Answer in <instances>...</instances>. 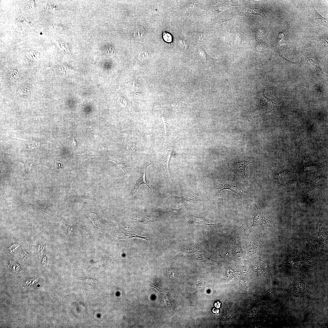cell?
<instances>
[{
    "instance_id": "6da1fadb",
    "label": "cell",
    "mask_w": 328,
    "mask_h": 328,
    "mask_svg": "<svg viewBox=\"0 0 328 328\" xmlns=\"http://www.w3.org/2000/svg\"><path fill=\"white\" fill-rule=\"evenodd\" d=\"M215 189L218 191L217 194L220 206L221 201L220 198V193L223 190H229L237 194L240 197L241 201V207L242 198L243 194L246 193L244 185L239 183L236 179L226 181L223 184L222 187Z\"/></svg>"
},
{
    "instance_id": "7a4b0ae2",
    "label": "cell",
    "mask_w": 328,
    "mask_h": 328,
    "mask_svg": "<svg viewBox=\"0 0 328 328\" xmlns=\"http://www.w3.org/2000/svg\"><path fill=\"white\" fill-rule=\"evenodd\" d=\"M252 163L251 161L248 160L239 158L232 160L230 164L234 172L239 177L245 179L246 168Z\"/></svg>"
},
{
    "instance_id": "3957f363",
    "label": "cell",
    "mask_w": 328,
    "mask_h": 328,
    "mask_svg": "<svg viewBox=\"0 0 328 328\" xmlns=\"http://www.w3.org/2000/svg\"><path fill=\"white\" fill-rule=\"evenodd\" d=\"M174 200L173 202L174 205L172 207V210H176L177 209L183 206L187 203L194 200H198L192 195L187 194H176L173 196Z\"/></svg>"
},
{
    "instance_id": "277c9868",
    "label": "cell",
    "mask_w": 328,
    "mask_h": 328,
    "mask_svg": "<svg viewBox=\"0 0 328 328\" xmlns=\"http://www.w3.org/2000/svg\"><path fill=\"white\" fill-rule=\"evenodd\" d=\"M173 149V147H171L160 151L157 154L156 158V162L165 168L170 176L168 169V163Z\"/></svg>"
},
{
    "instance_id": "5b68a950",
    "label": "cell",
    "mask_w": 328,
    "mask_h": 328,
    "mask_svg": "<svg viewBox=\"0 0 328 328\" xmlns=\"http://www.w3.org/2000/svg\"><path fill=\"white\" fill-rule=\"evenodd\" d=\"M151 162H146L142 165L140 170L138 176L137 181L134 188L132 189V192L136 195V192L139 187L141 184L146 185L149 188L151 189V187L148 186L146 181L145 176L146 171L147 167L151 165Z\"/></svg>"
},
{
    "instance_id": "8992f818",
    "label": "cell",
    "mask_w": 328,
    "mask_h": 328,
    "mask_svg": "<svg viewBox=\"0 0 328 328\" xmlns=\"http://www.w3.org/2000/svg\"><path fill=\"white\" fill-rule=\"evenodd\" d=\"M310 17V22L312 24L317 26H324L327 27L328 22L327 19L323 17L314 8Z\"/></svg>"
},
{
    "instance_id": "52a82bcc",
    "label": "cell",
    "mask_w": 328,
    "mask_h": 328,
    "mask_svg": "<svg viewBox=\"0 0 328 328\" xmlns=\"http://www.w3.org/2000/svg\"><path fill=\"white\" fill-rule=\"evenodd\" d=\"M264 96L260 99L258 107L254 111L255 112L261 114L267 113H269L271 111L269 99L264 95Z\"/></svg>"
},
{
    "instance_id": "ba28073f",
    "label": "cell",
    "mask_w": 328,
    "mask_h": 328,
    "mask_svg": "<svg viewBox=\"0 0 328 328\" xmlns=\"http://www.w3.org/2000/svg\"><path fill=\"white\" fill-rule=\"evenodd\" d=\"M256 208L257 209V212L253 217V222L252 225L249 228L259 227V226H261L264 224H267L269 221V220L267 219L264 217L263 214V210H259L257 207H256Z\"/></svg>"
},
{
    "instance_id": "9c48e42d",
    "label": "cell",
    "mask_w": 328,
    "mask_h": 328,
    "mask_svg": "<svg viewBox=\"0 0 328 328\" xmlns=\"http://www.w3.org/2000/svg\"><path fill=\"white\" fill-rule=\"evenodd\" d=\"M132 238H139L143 239H145L146 240L148 239L146 237H143L139 236L136 235V234L134 233H132L131 232L127 231L123 229H122L120 232L118 238L120 240L121 239H126Z\"/></svg>"
},
{
    "instance_id": "30bf717a",
    "label": "cell",
    "mask_w": 328,
    "mask_h": 328,
    "mask_svg": "<svg viewBox=\"0 0 328 328\" xmlns=\"http://www.w3.org/2000/svg\"><path fill=\"white\" fill-rule=\"evenodd\" d=\"M178 101H174L171 104V107L173 110L177 112H182L187 110L189 108L191 105L183 103L178 99Z\"/></svg>"
},
{
    "instance_id": "8fae6325",
    "label": "cell",
    "mask_w": 328,
    "mask_h": 328,
    "mask_svg": "<svg viewBox=\"0 0 328 328\" xmlns=\"http://www.w3.org/2000/svg\"><path fill=\"white\" fill-rule=\"evenodd\" d=\"M241 15H248L253 14L254 15H259L263 18L266 17L263 11L260 8H252L245 10L240 13Z\"/></svg>"
},
{
    "instance_id": "7c38bea8",
    "label": "cell",
    "mask_w": 328,
    "mask_h": 328,
    "mask_svg": "<svg viewBox=\"0 0 328 328\" xmlns=\"http://www.w3.org/2000/svg\"><path fill=\"white\" fill-rule=\"evenodd\" d=\"M133 221L139 224H148L151 223L152 221L150 220L145 215L135 216L132 219Z\"/></svg>"
},
{
    "instance_id": "4fadbf2b",
    "label": "cell",
    "mask_w": 328,
    "mask_h": 328,
    "mask_svg": "<svg viewBox=\"0 0 328 328\" xmlns=\"http://www.w3.org/2000/svg\"><path fill=\"white\" fill-rule=\"evenodd\" d=\"M109 160L112 161L115 163L127 175L126 162L125 161L121 158H111V159Z\"/></svg>"
},
{
    "instance_id": "5bb4252c",
    "label": "cell",
    "mask_w": 328,
    "mask_h": 328,
    "mask_svg": "<svg viewBox=\"0 0 328 328\" xmlns=\"http://www.w3.org/2000/svg\"><path fill=\"white\" fill-rule=\"evenodd\" d=\"M103 50L105 55L109 58L113 57L115 54V48L111 45L106 46Z\"/></svg>"
},
{
    "instance_id": "9a60e30c",
    "label": "cell",
    "mask_w": 328,
    "mask_h": 328,
    "mask_svg": "<svg viewBox=\"0 0 328 328\" xmlns=\"http://www.w3.org/2000/svg\"><path fill=\"white\" fill-rule=\"evenodd\" d=\"M306 63L310 65L316 66L319 65L320 62L315 57L308 54L305 57Z\"/></svg>"
},
{
    "instance_id": "2e32d148",
    "label": "cell",
    "mask_w": 328,
    "mask_h": 328,
    "mask_svg": "<svg viewBox=\"0 0 328 328\" xmlns=\"http://www.w3.org/2000/svg\"><path fill=\"white\" fill-rule=\"evenodd\" d=\"M270 101L272 103V108L269 113L277 115L281 117V118H283V117H284V116L280 111L278 105L273 102L272 101Z\"/></svg>"
},
{
    "instance_id": "e0dca14e",
    "label": "cell",
    "mask_w": 328,
    "mask_h": 328,
    "mask_svg": "<svg viewBox=\"0 0 328 328\" xmlns=\"http://www.w3.org/2000/svg\"><path fill=\"white\" fill-rule=\"evenodd\" d=\"M277 42L279 46L283 44H286V35L282 32H280L278 35Z\"/></svg>"
},
{
    "instance_id": "ac0fdd59",
    "label": "cell",
    "mask_w": 328,
    "mask_h": 328,
    "mask_svg": "<svg viewBox=\"0 0 328 328\" xmlns=\"http://www.w3.org/2000/svg\"><path fill=\"white\" fill-rule=\"evenodd\" d=\"M267 30L265 27H262L256 31V39L264 37L267 34Z\"/></svg>"
},
{
    "instance_id": "d6986e66",
    "label": "cell",
    "mask_w": 328,
    "mask_h": 328,
    "mask_svg": "<svg viewBox=\"0 0 328 328\" xmlns=\"http://www.w3.org/2000/svg\"><path fill=\"white\" fill-rule=\"evenodd\" d=\"M295 290L298 292H302L305 290V284L303 282L298 281L295 284Z\"/></svg>"
},
{
    "instance_id": "ffe728a7",
    "label": "cell",
    "mask_w": 328,
    "mask_h": 328,
    "mask_svg": "<svg viewBox=\"0 0 328 328\" xmlns=\"http://www.w3.org/2000/svg\"><path fill=\"white\" fill-rule=\"evenodd\" d=\"M267 48V46L263 43L258 44L256 46L255 49L256 51L260 53H262L266 50Z\"/></svg>"
},
{
    "instance_id": "44dd1931",
    "label": "cell",
    "mask_w": 328,
    "mask_h": 328,
    "mask_svg": "<svg viewBox=\"0 0 328 328\" xmlns=\"http://www.w3.org/2000/svg\"><path fill=\"white\" fill-rule=\"evenodd\" d=\"M163 37L164 40L168 43H170L172 41V37L169 33L165 32L163 34Z\"/></svg>"
},
{
    "instance_id": "7402d4cb",
    "label": "cell",
    "mask_w": 328,
    "mask_h": 328,
    "mask_svg": "<svg viewBox=\"0 0 328 328\" xmlns=\"http://www.w3.org/2000/svg\"><path fill=\"white\" fill-rule=\"evenodd\" d=\"M79 230H80L83 236L87 238L91 239V238L89 235L88 232V231L85 227L82 226V227H81L79 229Z\"/></svg>"
},
{
    "instance_id": "603a6c76",
    "label": "cell",
    "mask_w": 328,
    "mask_h": 328,
    "mask_svg": "<svg viewBox=\"0 0 328 328\" xmlns=\"http://www.w3.org/2000/svg\"><path fill=\"white\" fill-rule=\"evenodd\" d=\"M277 54L280 57L281 60H282L283 61L286 62V63H292V64L295 63H294V62H292V61H289V60H287V59H286V58H285L282 55V54H281V53L280 52V51L279 50V48H278L277 49Z\"/></svg>"
},
{
    "instance_id": "cb8c5ba5",
    "label": "cell",
    "mask_w": 328,
    "mask_h": 328,
    "mask_svg": "<svg viewBox=\"0 0 328 328\" xmlns=\"http://www.w3.org/2000/svg\"><path fill=\"white\" fill-rule=\"evenodd\" d=\"M118 103L122 106L125 107L127 105V102L125 99L122 98H121L118 100Z\"/></svg>"
},
{
    "instance_id": "d4e9b609",
    "label": "cell",
    "mask_w": 328,
    "mask_h": 328,
    "mask_svg": "<svg viewBox=\"0 0 328 328\" xmlns=\"http://www.w3.org/2000/svg\"><path fill=\"white\" fill-rule=\"evenodd\" d=\"M315 67L317 72H318L320 75H321L322 76V75H326L323 73V72L322 71L321 68H320V66L317 65L315 66Z\"/></svg>"
},
{
    "instance_id": "484cf974",
    "label": "cell",
    "mask_w": 328,
    "mask_h": 328,
    "mask_svg": "<svg viewBox=\"0 0 328 328\" xmlns=\"http://www.w3.org/2000/svg\"><path fill=\"white\" fill-rule=\"evenodd\" d=\"M40 146V143H34L32 146H28L29 148L30 149H34V148L37 147H38Z\"/></svg>"
},
{
    "instance_id": "4316f807",
    "label": "cell",
    "mask_w": 328,
    "mask_h": 328,
    "mask_svg": "<svg viewBox=\"0 0 328 328\" xmlns=\"http://www.w3.org/2000/svg\"><path fill=\"white\" fill-rule=\"evenodd\" d=\"M221 303L219 302H217L215 304V307L217 308H220L221 306Z\"/></svg>"
},
{
    "instance_id": "83f0119b",
    "label": "cell",
    "mask_w": 328,
    "mask_h": 328,
    "mask_svg": "<svg viewBox=\"0 0 328 328\" xmlns=\"http://www.w3.org/2000/svg\"><path fill=\"white\" fill-rule=\"evenodd\" d=\"M27 253L26 252H24V253H23L22 254L20 255V256L22 259H25L27 256Z\"/></svg>"
},
{
    "instance_id": "f1b7e54d",
    "label": "cell",
    "mask_w": 328,
    "mask_h": 328,
    "mask_svg": "<svg viewBox=\"0 0 328 328\" xmlns=\"http://www.w3.org/2000/svg\"><path fill=\"white\" fill-rule=\"evenodd\" d=\"M72 145L74 146H76V142L74 137H73L72 140Z\"/></svg>"
},
{
    "instance_id": "f546056e",
    "label": "cell",
    "mask_w": 328,
    "mask_h": 328,
    "mask_svg": "<svg viewBox=\"0 0 328 328\" xmlns=\"http://www.w3.org/2000/svg\"><path fill=\"white\" fill-rule=\"evenodd\" d=\"M213 313L215 314H217L219 313V310H218V309L215 308H214L213 309Z\"/></svg>"
},
{
    "instance_id": "4dcf8cb0",
    "label": "cell",
    "mask_w": 328,
    "mask_h": 328,
    "mask_svg": "<svg viewBox=\"0 0 328 328\" xmlns=\"http://www.w3.org/2000/svg\"><path fill=\"white\" fill-rule=\"evenodd\" d=\"M92 126H89L87 127L86 128V130L85 131H87L88 130H92Z\"/></svg>"
}]
</instances>
